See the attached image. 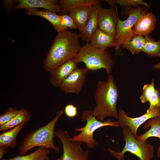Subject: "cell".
Here are the masks:
<instances>
[{
    "instance_id": "obj_27",
    "label": "cell",
    "mask_w": 160,
    "mask_h": 160,
    "mask_svg": "<svg viewBox=\"0 0 160 160\" xmlns=\"http://www.w3.org/2000/svg\"><path fill=\"white\" fill-rule=\"evenodd\" d=\"M156 89L153 79L151 84H144L143 88L142 94L140 97L142 103H144L148 102Z\"/></svg>"
},
{
    "instance_id": "obj_1",
    "label": "cell",
    "mask_w": 160,
    "mask_h": 160,
    "mask_svg": "<svg viewBox=\"0 0 160 160\" xmlns=\"http://www.w3.org/2000/svg\"><path fill=\"white\" fill-rule=\"evenodd\" d=\"M78 34L67 30L58 33L48 51L43 67L50 72L65 62L74 59L81 46Z\"/></svg>"
},
{
    "instance_id": "obj_25",
    "label": "cell",
    "mask_w": 160,
    "mask_h": 160,
    "mask_svg": "<svg viewBox=\"0 0 160 160\" xmlns=\"http://www.w3.org/2000/svg\"><path fill=\"white\" fill-rule=\"evenodd\" d=\"M145 42L143 52L149 56L160 57V41H155L150 35L144 36Z\"/></svg>"
},
{
    "instance_id": "obj_34",
    "label": "cell",
    "mask_w": 160,
    "mask_h": 160,
    "mask_svg": "<svg viewBox=\"0 0 160 160\" xmlns=\"http://www.w3.org/2000/svg\"><path fill=\"white\" fill-rule=\"evenodd\" d=\"M153 68L155 69H160V62L157 64L153 65Z\"/></svg>"
},
{
    "instance_id": "obj_33",
    "label": "cell",
    "mask_w": 160,
    "mask_h": 160,
    "mask_svg": "<svg viewBox=\"0 0 160 160\" xmlns=\"http://www.w3.org/2000/svg\"><path fill=\"white\" fill-rule=\"evenodd\" d=\"M7 148L0 145V159H2L4 154L7 152Z\"/></svg>"
},
{
    "instance_id": "obj_5",
    "label": "cell",
    "mask_w": 160,
    "mask_h": 160,
    "mask_svg": "<svg viewBox=\"0 0 160 160\" xmlns=\"http://www.w3.org/2000/svg\"><path fill=\"white\" fill-rule=\"evenodd\" d=\"M123 139L125 144L121 152H116L111 149L108 151L118 160H123L126 152H129L138 157L140 160H151L154 156V148L147 140H138L133 136L127 127L122 129Z\"/></svg>"
},
{
    "instance_id": "obj_7",
    "label": "cell",
    "mask_w": 160,
    "mask_h": 160,
    "mask_svg": "<svg viewBox=\"0 0 160 160\" xmlns=\"http://www.w3.org/2000/svg\"><path fill=\"white\" fill-rule=\"evenodd\" d=\"M125 7V11L128 17L125 20H119L115 36L116 43L114 47L116 55H122L120 47L126 44L135 35L133 26L138 18L148 9L144 10V6H138L134 9L131 7Z\"/></svg>"
},
{
    "instance_id": "obj_30",
    "label": "cell",
    "mask_w": 160,
    "mask_h": 160,
    "mask_svg": "<svg viewBox=\"0 0 160 160\" xmlns=\"http://www.w3.org/2000/svg\"><path fill=\"white\" fill-rule=\"evenodd\" d=\"M160 95L159 89H156L148 101L150 105L146 112H149L156 107H160Z\"/></svg>"
},
{
    "instance_id": "obj_4",
    "label": "cell",
    "mask_w": 160,
    "mask_h": 160,
    "mask_svg": "<svg viewBox=\"0 0 160 160\" xmlns=\"http://www.w3.org/2000/svg\"><path fill=\"white\" fill-rule=\"evenodd\" d=\"M74 59L78 64L84 63L88 71L95 72L103 68L108 75L112 72L114 65L109 51L95 48L89 43L81 47Z\"/></svg>"
},
{
    "instance_id": "obj_10",
    "label": "cell",
    "mask_w": 160,
    "mask_h": 160,
    "mask_svg": "<svg viewBox=\"0 0 160 160\" xmlns=\"http://www.w3.org/2000/svg\"><path fill=\"white\" fill-rule=\"evenodd\" d=\"M119 19L117 6L109 9L102 7L98 14V28L108 34L115 36Z\"/></svg>"
},
{
    "instance_id": "obj_15",
    "label": "cell",
    "mask_w": 160,
    "mask_h": 160,
    "mask_svg": "<svg viewBox=\"0 0 160 160\" xmlns=\"http://www.w3.org/2000/svg\"><path fill=\"white\" fill-rule=\"evenodd\" d=\"M102 7L100 3L92 6L89 18L82 32L78 34L79 38L87 43L90 41L93 34L98 28V14Z\"/></svg>"
},
{
    "instance_id": "obj_32",
    "label": "cell",
    "mask_w": 160,
    "mask_h": 160,
    "mask_svg": "<svg viewBox=\"0 0 160 160\" xmlns=\"http://www.w3.org/2000/svg\"><path fill=\"white\" fill-rule=\"evenodd\" d=\"M16 2L15 0H4L3 1V5L4 8L8 13H10L12 9L14 7V3Z\"/></svg>"
},
{
    "instance_id": "obj_37",
    "label": "cell",
    "mask_w": 160,
    "mask_h": 160,
    "mask_svg": "<svg viewBox=\"0 0 160 160\" xmlns=\"http://www.w3.org/2000/svg\"></svg>"
},
{
    "instance_id": "obj_35",
    "label": "cell",
    "mask_w": 160,
    "mask_h": 160,
    "mask_svg": "<svg viewBox=\"0 0 160 160\" xmlns=\"http://www.w3.org/2000/svg\"><path fill=\"white\" fill-rule=\"evenodd\" d=\"M55 160H60V158H58Z\"/></svg>"
},
{
    "instance_id": "obj_22",
    "label": "cell",
    "mask_w": 160,
    "mask_h": 160,
    "mask_svg": "<svg viewBox=\"0 0 160 160\" xmlns=\"http://www.w3.org/2000/svg\"><path fill=\"white\" fill-rule=\"evenodd\" d=\"M31 116L27 109H21V111L7 123L0 127V131L4 132L9 130L22 123L29 121Z\"/></svg>"
},
{
    "instance_id": "obj_36",
    "label": "cell",
    "mask_w": 160,
    "mask_h": 160,
    "mask_svg": "<svg viewBox=\"0 0 160 160\" xmlns=\"http://www.w3.org/2000/svg\"><path fill=\"white\" fill-rule=\"evenodd\" d=\"M45 160H49V158H48L47 159H46Z\"/></svg>"
},
{
    "instance_id": "obj_38",
    "label": "cell",
    "mask_w": 160,
    "mask_h": 160,
    "mask_svg": "<svg viewBox=\"0 0 160 160\" xmlns=\"http://www.w3.org/2000/svg\"></svg>"
},
{
    "instance_id": "obj_11",
    "label": "cell",
    "mask_w": 160,
    "mask_h": 160,
    "mask_svg": "<svg viewBox=\"0 0 160 160\" xmlns=\"http://www.w3.org/2000/svg\"><path fill=\"white\" fill-rule=\"evenodd\" d=\"M88 71L85 68L77 67L64 80L59 88L65 93L79 94L85 84Z\"/></svg>"
},
{
    "instance_id": "obj_28",
    "label": "cell",
    "mask_w": 160,
    "mask_h": 160,
    "mask_svg": "<svg viewBox=\"0 0 160 160\" xmlns=\"http://www.w3.org/2000/svg\"><path fill=\"white\" fill-rule=\"evenodd\" d=\"M21 111V109L18 110L15 108H9L4 113L0 116V126L9 121Z\"/></svg>"
},
{
    "instance_id": "obj_12",
    "label": "cell",
    "mask_w": 160,
    "mask_h": 160,
    "mask_svg": "<svg viewBox=\"0 0 160 160\" xmlns=\"http://www.w3.org/2000/svg\"><path fill=\"white\" fill-rule=\"evenodd\" d=\"M77 64L72 59L58 66L50 72L49 82L55 87L59 88L64 80L77 68Z\"/></svg>"
},
{
    "instance_id": "obj_14",
    "label": "cell",
    "mask_w": 160,
    "mask_h": 160,
    "mask_svg": "<svg viewBox=\"0 0 160 160\" xmlns=\"http://www.w3.org/2000/svg\"><path fill=\"white\" fill-rule=\"evenodd\" d=\"M156 18L152 12H145L137 20L133 29L134 34L142 36L149 35L154 29Z\"/></svg>"
},
{
    "instance_id": "obj_17",
    "label": "cell",
    "mask_w": 160,
    "mask_h": 160,
    "mask_svg": "<svg viewBox=\"0 0 160 160\" xmlns=\"http://www.w3.org/2000/svg\"><path fill=\"white\" fill-rule=\"evenodd\" d=\"M91 6L77 7L71 9L69 12V15L75 22L79 33L82 32L89 18Z\"/></svg>"
},
{
    "instance_id": "obj_19",
    "label": "cell",
    "mask_w": 160,
    "mask_h": 160,
    "mask_svg": "<svg viewBox=\"0 0 160 160\" xmlns=\"http://www.w3.org/2000/svg\"><path fill=\"white\" fill-rule=\"evenodd\" d=\"M149 127L151 128L148 131L140 135H137L136 138L138 140L145 141L149 137H155L160 139V115L149 119L146 122L143 129H146ZM157 154L158 157H160V144Z\"/></svg>"
},
{
    "instance_id": "obj_3",
    "label": "cell",
    "mask_w": 160,
    "mask_h": 160,
    "mask_svg": "<svg viewBox=\"0 0 160 160\" xmlns=\"http://www.w3.org/2000/svg\"><path fill=\"white\" fill-rule=\"evenodd\" d=\"M64 111L63 109L57 111L55 117L47 124L28 133L19 146V155H25L29 151L36 147L51 148L59 153V148L54 143L55 132V128Z\"/></svg>"
},
{
    "instance_id": "obj_20",
    "label": "cell",
    "mask_w": 160,
    "mask_h": 160,
    "mask_svg": "<svg viewBox=\"0 0 160 160\" xmlns=\"http://www.w3.org/2000/svg\"><path fill=\"white\" fill-rule=\"evenodd\" d=\"M25 123H22L0 135V145L7 148H14L17 144V137Z\"/></svg>"
},
{
    "instance_id": "obj_16",
    "label": "cell",
    "mask_w": 160,
    "mask_h": 160,
    "mask_svg": "<svg viewBox=\"0 0 160 160\" xmlns=\"http://www.w3.org/2000/svg\"><path fill=\"white\" fill-rule=\"evenodd\" d=\"M25 10L27 14L28 15L40 16L47 20L52 24L57 33L67 29L61 24L60 15L47 10H42L37 8H28Z\"/></svg>"
},
{
    "instance_id": "obj_23",
    "label": "cell",
    "mask_w": 160,
    "mask_h": 160,
    "mask_svg": "<svg viewBox=\"0 0 160 160\" xmlns=\"http://www.w3.org/2000/svg\"><path fill=\"white\" fill-rule=\"evenodd\" d=\"M50 153L49 149L39 147L33 152L27 155L18 156L9 159H3L1 160H45L49 158Z\"/></svg>"
},
{
    "instance_id": "obj_2",
    "label": "cell",
    "mask_w": 160,
    "mask_h": 160,
    "mask_svg": "<svg viewBox=\"0 0 160 160\" xmlns=\"http://www.w3.org/2000/svg\"><path fill=\"white\" fill-rule=\"evenodd\" d=\"M119 97L118 89L112 75H108L107 81H98L94 97L95 105L93 111L98 120L104 121L107 117L118 119L116 105Z\"/></svg>"
},
{
    "instance_id": "obj_24",
    "label": "cell",
    "mask_w": 160,
    "mask_h": 160,
    "mask_svg": "<svg viewBox=\"0 0 160 160\" xmlns=\"http://www.w3.org/2000/svg\"><path fill=\"white\" fill-rule=\"evenodd\" d=\"M145 42V37L135 34L132 38L122 47L129 50L132 54L143 52Z\"/></svg>"
},
{
    "instance_id": "obj_6",
    "label": "cell",
    "mask_w": 160,
    "mask_h": 160,
    "mask_svg": "<svg viewBox=\"0 0 160 160\" xmlns=\"http://www.w3.org/2000/svg\"><path fill=\"white\" fill-rule=\"evenodd\" d=\"M81 119L83 121H86L85 126L82 127L76 128L74 131L76 132H81L78 135L71 137L73 140L84 142L89 148H93L97 144L95 140L93 134L98 129L106 126L115 127L120 126L118 121H112L110 119L102 122L98 120L94 115L93 111L85 110L83 112Z\"/></svg>"
},
{
    "instance_id": "obj_8",
    "label": "cell",
    "mask_w": 160,
    "mask_h": 160,
    "mask_svg": "<svg viewBox=\"0 0 160 160\" xmlns=\"http://www.w3.org/2000/svg\"><path fill=\"white\" fill-rule=\"evenodd\" d=\"M55 135L62 144L63 153L60 160H87L88 150H83L81 146L82 142L73 140L66 131L57 130Z\"/></svg>"
},
{
    "instance_id": "obj_29",
    "label": "cell",
    "mask_w": 160,
    "mask_h": 160,
    "mask_svg": "<svg viewBox=\"0 0 160 160\" xmlns=\"http://www.w3.org/2000/svg\"><path fill=\"white\" fill-rule=\"evenodd\" d=\"M60 22L63 26L67 28H69L71 30L78 29L75 22L69 15H60Z\"/></svg>"
},
{
    "instance_id": "obj_21",
    "label": "cell",
    "mask_w": 160,
    "mask_h": 160,
    "mask_svg": "<svg viewBox=\"0 0 160 160\" xmlns=\"http://www.w3.org/2000/svg\"><path fill=\"white\" fill-rule=\"evenodd\" d=\"M99 0H60L59 4L61 9L60 15L67 14L72 9L81 6H92L100 3Z\"/></svg>"
},
{
    "instance_id": "obj_26",
    "label": "cell",
    "mask_w": 160,
    "mask_h": 160,
    "mask_svg": "<svg viewBox=\"0 0 160 160\" xmlns=\"http://www.w3.org/2000/svg\"><path fill=\"white\" fill-rule=\"evenodd\" d=\"M104 1L107 2L111 7H115L116 4L120 6L127 7H137L139 5L145 7L148 9L149 5L148 3L141 0H105Z\"/></svg>"
},
{
    "instance_id": "obj_9",
    "label": "cell",
    "mask_w": 160,
    "mask_h": 160,
    "mask_svg": "<svg viewBox=\"0 0 160 160\" xmlns=\"http://www.w3.org/2000/svg\"><path fill=\"white\" fill-rule=\"evenodd\" d=\"M118 121L122 128L127 127L136 138L137 131L139 127L148 120L160 115V107H157L143 115L137 117L131 118L128 116L122 109L118 111Z\"/></svg>"
},
{
    "instance_id": "obj_18",
    "label": "cell",
    "mask_w": 160,
    "mask_h": 160,
    "mask_svg": "<svg viewBox=\"0 0 160 160\" xmlns=\"http://www.w3.org/2000/svg\"><path fill=\"white\" fill-rule=\"evenodd\" d=\"M115 36L108 34L97 28L90 40L93 47L103 50L114 47L116 43Z\"/></svg>"
},
{
    "instance_id": "obj_13",
    "label": "cell",
    "mask_w": 160,
    "mask_h": 160,
    "mask_svg": "<svg viewBox=\"0 0 160 160\" xmlns=\"http://www.w3.org/2000/svg\"><path fill=\"white\" fill-rule=\"evenodd\" d=\"M17 5L14 6L13 9H25L28 8H42L57 14H59L61 9L59 1L57 0H17Z\"/></svg>"
},
{
    "instance_id": "obj_31",
    "label": "cell",
    "mask_w": 160,
    "mask_h": 160,
    "mask_svg": "<svg viewBox=\"0 0 160 160\" xmlns=\"http://www.w3.org/2000/svg\"><path fill=\"white\" fill-rule=\"evenodd\" d=\"M64 111L66 116L69 118L76 117L78 114L77 108L73 104H68L66 106Z\"/></svg>"
}]
</instances>
